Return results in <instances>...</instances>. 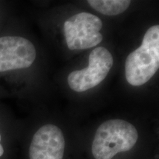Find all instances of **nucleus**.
Masks as SVG:
<instances>
[{"mask_svg": "<svg viewBox=\"0 0 159 159\" xmlns=\"http://www.w3.org/2000/svg\"><path fill=\"white\" fill-rule=\"evenodd\" d=\"M139 142L140 134L132 123L119 119L105 121L91 138V159H129Z\"/></svg>", "mask_w": 159, "mask_h": 159, "instance_id": "obj_1", "label": "nucleus"}, {"mask_svg": "<svg viewBox=\"0 0 159 159\" xmlns=\"http://www.w3.org/2000/svg\"><path fill=\"white\" fill-rule=\"evenodd\" d=\"M159 68V26L148 30L139 48L125 61V77L131 85L139 86L148 83Z\"/></svg>", "mask_w": 159, "mask_h": 159, "instance_id": "obj_2", "label": "nucleus"}, {"mask_svg": "<svg viewBox=\"0 0 159 159\" xmlns=\"http://www.w3.org/2000/svg\"><path fill=\"white\" fill-rule=\"evenodd\" d=\"M102 21L98 16L89 13H77L63 24L66 42L71 50L90 49L102 42L100 30Z\"/></svg>", "mask_w": 159, "mask_h": 159, "instance_id": "obj_3", "label": "nucleus"}, {"mask_svg": "<svg viewBox=\"0 0 159 159\" xmlns=\"http://www.w3.org/2000/svg\"><path fill=\"white\" fill-rule=\"evenodd\" d=\"M114 64V57L108 49L98 47L91 52L89 66L86 69L71 72L67 82L71 90L83 92L102 83Z\"/></svg>", "mask_w": 159, "mask_h": 159, "instance_id": "obj_4", "label": "nucleus"}, {"mask_svg": "<svg viewBox=\"0 0 159 159\" xmlns=\"http://www.w3.org/2000/svg\"><path fill=\"white\" fill-rule=\"evenodd\" d=\"M36 57V49L28 39L20 36L0 38V72L28 68Z\"/></svg>", "mask_w": 159, "mask_h": 159, "instance_id": "obj_5", "label": "nucleus"}, {"mask_svg": "<svg viewBox=\"0 0 159 159\" xmlns=\"http://www.w3.org/2000/svg\"><path fill=\"white\" fill-rule=\"evenodd\" d=\"M88 3L99 13L116 16L124 13L130 5V0H89Z\"/></svg>", "mask_w": 159, "mask_h": 159, "instance_id": "obj_6", "label": "nucleus"}]
</instances>
